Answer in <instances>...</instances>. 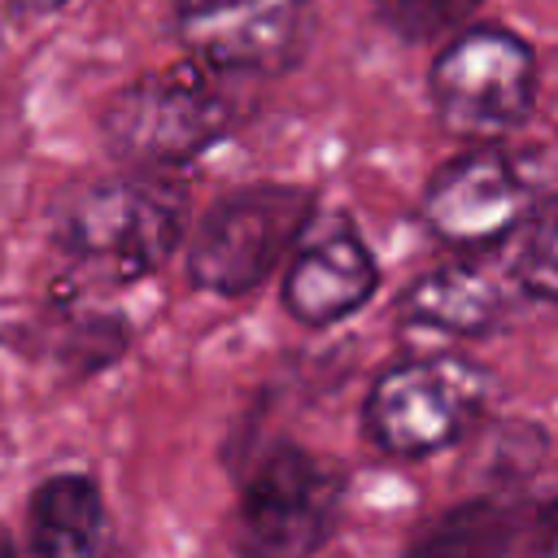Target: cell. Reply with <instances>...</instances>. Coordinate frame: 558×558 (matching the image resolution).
<instances>
[{
    "instance_id": "1",
    "label": "cell",
    "mask_w": 558,
    "mask_h": 558,
    "mask_svg": "<svg viewBox=\"0 0 558 558\" xmlns=\"http://www.w3.org/2000/svg\"><path fill=\"white\" fill-rule=\"evenodd\" d=\"M187 235V192L174 174H105L74 183L52 209V248L70 292L126 288L157 275Z\"/></svg>"
},
{
    "instance_id": "17",
    "label": "cell",
    "mask_w": 558,
    "mask_h": 558,
    "mask_svg": "<svg viewBox=\"0 0 558 558\" xmlns=\"http://www.w3.org/2000/svg\"><path fill=\"white\" fill-rule=\"evenodd\" d=\"M9 4H13L17 13H35V17H39V13H57V9H65L70 0H9Z\"/></svg>"
},
{
    "instance_id": "15",
    "label": "cell",
    "mask_w": 558,
    "mask_h": 558,
    "mask_svg": "<svg viewBox=\"0 0 558 558\" xmlns=\"http://www.w3.org/2000/svg\"><path fill=\"white\" fill-rule=\"evenodd\" d=\"M545 449H549V436L545 427L527 423V418H514V423H501L488 432V475H493V488L510 493L519 480H527L541 462H545Z\"/></svg>"
},
{
    "instance_id": "4",
    "label": "cell",
    "mask_w": 558,
    "mask_h": 558,
    "mask_svg": "<svg viewBox=\"0 0 558 558\" xmlns=\"http://www.w3.org/2000/svg\"><path fill=\"white\" fill-rule=\"evenodd\" d=\"M488 401V366L466 353H418L375 375L362 401V432L388 458H432L466 440Z\"/></svg>"
},
{
    "instance_id": "12",
    "label": "cell",
    "mask_w": 558,
    "mask_h": 558,
    "mask_svg": "<svg viewBox=\"0 0 558 558\" xmlns=\"http://www.w3.org/2000/svg\"><path fill=\"white\" fill-rule=\"evenodd\" d=\"M523 532V506L514 493L488 488L432 514L405 541L401 558H510Z\"/></svg>"
},
{
    "instance_id": "13",
    "label": "cell",
    "mask_w": 558,
    "mask_h": 558,
    "mask_svg": "<svg viewBox=\"0 0 558 558\" xmlns=\"http://www.w3.org/2000/svg\"><path fill=\"white\" fill-rule=\"evenodd\" d=\"M510 279L527 301L558 305V196H545L514 235Z\"/></svg>"
},
{
    "instance_id": "8",
    "label": "cell",
    "mask_w": 558,
    "mask_h": 558,
    "mask_svg": "<svg viewBox=\"0 0 558 558\" xmlns=\"http://www.w3.org/2000/svg\"><path fill=\"white\" fill-rule=\"evenodd\" d=\"M170 35L227 78H275L314 44V0H170Z\"/></svg>"
},
{
    "instance_id": "18",
    "label": "cell",
    "mask_w": 558,
    "mask_h": 558,
    "mask_svg": "<svg viewBox=\"0 0 558 558\" xmlns=\"http://www.w3.org/2000/svg\"><path fill=\"white\" fill-rule=\"evenodd\" d=\"M0 558H22V554H17V545H13V536H9L4 527H0Z\"/></svg>"
},
{
    "instance_id": "11",
    "label": "cell",
    "mask_w": 558,
    "mask_h": 558,
    "mask_svg": "<svg viewBox=\"0 0 558 558\" xmlns=\"http://www.w3.org/2000/svg\"><path fill=\"white\" fill-rule=\"evenodd\" d=\"M105 493L87 471H57L31 488L26 554L31 558H105Z\"/></svg>"
},
{
    "instance_id": "3",
    "label": "cell",
    "mask_w": 558,
    "mask_h": 558,
    "mask_svg": "<svg viewBox=\"0 0 558 558\" xmlns=\"http://www.w3.org/2000/svg\"><path fill=\"white\" fill-rule=\"evenodd\" d=\"M541 92L536 48L497 22H471L440 44L427 65L436 122L462 144H501L527 126Z\"/></svg>"
},
{
    "instance_id": "6",
    "label": "cell",
    "mask_w": 558,
    "mask_h": 558,
    "mask_svg": "<svg viewBox=\"0 0 558 558\" xmlns=\"http://www.w3.org/2000/svg\"><path fill=\"white\" fill-rule=\"evenodd\" d=\"M344 471L323 453L279 440L270 445L235 497V558H314L344 510Z\"/></svg>"
},
{
    "instance_id": "10",
    "label": "cell",
    "mask_w": 558,
    "mask_h": 558,
    "mask_svg": "<svg viewBox=\"0 0 558 558\" xmlns=\"http://www.w3.org/2000/svg\"><path fill=\"white\" fill-rule=\"evenodd\" d=\"M514 296H523V292L510 279V266L488 262V253H458L449 262L418 270L401 288L397 314L410 327L475 340V336H493L510 323Z\"/></svg>"
},
{
    "instance_id": "7",
    "label": "cell",
    "mask_w": 558,
    "mask_h": 558,
    "mask_svg": "<svg viewBox=\"0 0 558 558\" xmlns=\"http://www.w3.org/2000/svg\"><path fill=\"white\" fill-rule=\"evenodd\" d=\"M536 205V183L523 157L501 140L466 144L440 161L418 196V218L453 253H493L519 235Z\"/></svg>"
},
{
    "instance_id": "5",
    "label": "cell",
    "mask_w": 558,
    "mask_h": 558,
    "mask_svg": "<svg viewBox=\"0 0 558 558\" xmlns=\"http://www.w3.org/2000/svg\"><path fill=\"white\" fill-rule=\"evenodd\" d=\"M318 205L305 183H244L209 205L187 240V279L214 296L262 288L301 244Z\"/></svg>"
},
{
    "instance_id": "2",
    "label": "cell",
    "mask_w": 558,
    "mask_h": 558,
    "mask_svg": "<svg viewBox=\"0 0 558 558\" xmlns=\"http://www.w3.org/2000/svg\"><path fill=\"white\" fill-rule=\"evenodd\" d=\"M240 96L227 74L179 61L122 83L100 109L105 153L122 170L174 174L240 126Z\"/></svg>"
},
{
    "instance_id": "14",
    "label": "cell",
    "mask_w": 558,
    "mask_h": 558,
    "mask_svg": "<svg viewBox=\"0 0 558 558\" xmlns=\"http://www.w3.org/2000/svg\"><path fill=\"white\" fill-rule=\"evenodd\" d=\"M484 4L488 0H371V13L401 44H445L449 35L471 26Z\"/></svg>"
},
{
    "instance_id": "9",
    "label": "cell",
    "mask_w": 558,
    "mask_h": 558,
    "mask_svg": "<svg viewBox=\"0 0 558 558\" xmlns=\"http://www.w3.org/2000/svg\"><path fill=\"white\" fill-rule=\"evenodd\" d=\"M379 292V262L353 218L314 214L283 270V310L301 327H336Z\"/></svg>"
},
{
    "instance_id": "16",
    "label": "cell",
    "mask_w": 558,
    "mask_h": 558,
    "mask_svg": "<svg viewBox=\"0 0 558 558\" xmlns=\"http://www.w3.org/2000/svg\"><path fill=\"white\" fill-rule=\"evenodd\" d=\"M532 558H558V497L536 506V549Z\"/></svg>"
}]
</instances>
